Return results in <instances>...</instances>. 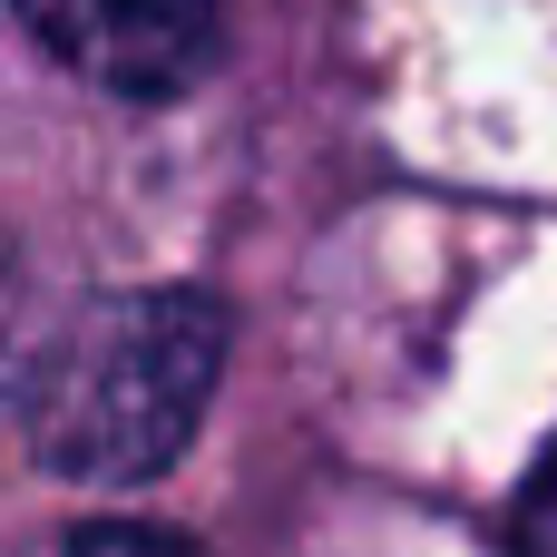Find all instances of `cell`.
<instances>
[{
  "mask_svg": "<svg viewBox=\"0 0 557 557\" xmlns=\"http://www.w3.org/2000/svg\"><path fill=\"white\" fill-rule=\"evenodd\" d=\"M529 539H548V548H557V460L539 470V499H529Z\"/></svg>",
  "mask_w": 557,
  "mask_h": 557,
  "instance_id": "3957f363",
  "label": "cell"
},
{
  "mask_svg": "<svg viewBox=\"0 0 557 557\" xmlns=\"http://www.w3.org/2000/svg\"><path fill=\"white\" fill-rule=\"evenodd\" d=\"M225 372V313L206 294H108L29 372V450L59 480H157Z\"/></svg>",
  "mask_w": 557,
  "mask_h": 557,
  "instance_id": "6da1fadb",
  "label": "cell"
},
{
  "mask_svg": "<svg viewBox=\"0 0 557 557\" xmlns=\"http://www.w3.org/2000/svg\"><path fill=\"white\" fill-rule=\"evenodd\" d=\"M49 59L117 98H176L225 39V0H10Z\"/></svg>",
  "mask_w": 557,
  "mask_h": 557,
  "instance_id": "7a4b0ae2",
  "label": "cell"
}]
</instances>
